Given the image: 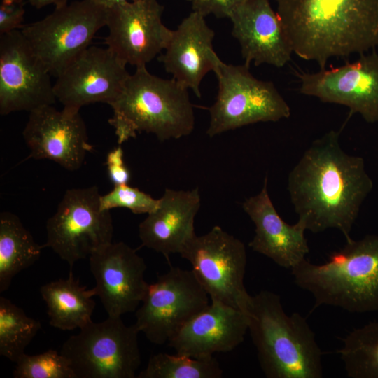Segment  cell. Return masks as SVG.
<instances>
[{
	"label": "cell",
	"instance_id": "cb8c5ba5",
	"mask_svg": "<svg viewBox=\"0 0 378 378\" xmlns=\"http://www.w3.org/2000/svg\"><path fill=\"white\" fill-rule=\"evenodd\" d=\"M43 246L37 244L15 214H0V293L6 291L13 279L36 262Z\"/></svg>",
	"mask_w": 378,
	"mask_h": 378
},
{
	"label": "cell",
	"instance_id": "9c48e42d",
	"mask_svg": "<svg viewBox=\"0 0 378 378\" xmlns=\"http://www.w3.org/2000/svg\"><path fill=\"white\" fill-rule=\"evenodd\" d=\"M100 197L96 186L69 189L47 220L43 246L50 248L71 268L112 243V217L110 211L102 209Z\"/></svg>",
	"mask_w": 378,
	"mask_h": 378
},
{
	"label": "cell",
	"instance_id": "277c9868",
	"mask_svg": "<svg viewBox=\"0 0 378 378\" xmlns=\"http://www.w3.org/2000/svg\"><path fill=\"white\" fill-rule=\"evenodd\" d=\"M188 90L174 78L150 74L146 66L136 67L110 105L108 123L118 145L143 132L162 141L191 134L195 119Z\"/></svg>",
	"mask_w": 378,
	"mask_h": 378
},
{
	"label": "cell",
	"instance_id": "3957f363",
	"mask_svg": "<svg viewBox=\"0 0 378 378\" xmlns=\"http://www.w3.org/2000/svg\"><path fill=\"white\" fill-rule=\"evenodd\" d=\"M248 331L267 378H321L322 351L307 320L288 315L281 298L270 290L251 296Z\"/></svg>",
	"mask_w": 378,
	"mask_h": 378
},
{
	"label": "cell",
	"instance_id": "8fae6325",
	"mask_svg": "<svg viewBox=\"0 0 378 378\" xmlns=\"http://www.w3.org/2000/svg\"><path fill=\"white\" fill-rule=\"evenodd\" d=\"M209 297L191 270L172 267L148 285L134 326L150 342L168 344L209 305Z\"/></svg>",
	"mask_w": 378,
	"mask_h": 378
},
{
	"label": "cell",
	"instance_id": "44dd1931",
	"mask_svg": "<svg viewBox=\"0 0 378 378\" xmlns=\"http://www.w3.org/2000/svg\"><path fill=\"white\" fill-rule=\"evenodd\" d=\"M248 318L246 313L218 301L189 321L169 342L176 354L208 358L232 351L244 340Z\"/></svg>",
	"mask_w": 378,
	"mask_h": 378
},
{
	"label": "cell",
	"instance_id": "d6986e66",
	"mask_svg": "<svg viewBox=\"0 0 378 378\" xmlns=\"http://www.w3.org/2000/svg\"><path fill=\"white\" fill-rule=\"evenodd\" d=\"M244 64L284 66L293 53L282 22L270 0H248L229 16Z\"/></svg>",
	"mask_w": 378,
	"mask_h": 378
},
{
	"label": "cell",
	"instance_id": "5b68a950",
	"mask_svg": "<svg viewBox=\"0 0 378 378\" xmlns=\"http://www.w3.org/2000/svg\"><path fill=\"white\" fill-rule=\"evenodd\" d=\"M291 274L295 284L314 297V309L329 305L350 313L377 311L378 234L347 239L323 264L305 258Z\"/></svg>",
	"mask_w": 378,
	"mask_h": 378
},
{
	"label": "cell",
	"instance_id": "e0dca14e",
	"mask_svg": "<svg viewBox=\"0 0 378 378\" xmlns=\"http://www.w3.org/2000/svg\"><path fill=\"white\" fill-rule=\"evenodd\" d=\"M23 138L29 158L53 161L69 171L80 168L92 146L80 113L47 105L29 112Z\"/></svg>",
	"mask_w": 378,
	"mask_h": 378
},
{
	"label": "cell",
	"instance_id": "7c38bea8",
	"mask_svg": "<svg viewBox=\"0 0 378 378\" xmlns=\"http://www.w3.org/2000/svg\"><path fill=\"white\" fill-rule=\"evenodd\" d=\"M50 76L20 29L0 36L1 115L54 104Z\"/></svg>",
	"mask_w": 378,
	"mask_h": 378
},
{
	"label": "cell",
	"instance_id": "6da1fadb",
	"mask_svg": "<svg viewBox=\"0 0 378 378\" xmlns=\"http://www.w3.org/2000/svg\"><path fill=\"white\" fill-rule=\"evenodd\" d=\"M339 138L331 130L313 141L290 172L288 190L306 230L335 228L347 240L373 182L364 159L346 153Z\"/></svg>",
	"mask_w": 378,
	"mask_h": 378
},
{
	"label": "cell",
	"instance_id": "7a4b0ae2",
	"mask_svg": "<svg viewBox=\"0 0 378 378\" xmlns=\"http://www.w3.org/2000/svg\"><path fill=\"white\" fill-rule=\"evenodd\" d=\"M275 1L293 53L320 69L378 47V0Z\"/></svg>",
	"mask_w": 378,
	"mask_h": 378
},
{
	"label": "cell",
	"instance_id": "4316f807",
	"mask_svg": "<svg viewBox=\"0 0 378 378\" xmlns=\"http://www.w3.org/2000/svg\"><path fill=\"white\" fill-rule=\"evenodd\" d=\"M223 370L214 357L193 358L158 353L151 356L138 378H220Z\"/></svg>",
	"mask_w": 378,
	"mask_h": 378
},
{
	"label": "cell",
	"instance_id": "484cf974",
	"mask_svg": "<svg viewBox=\"0 0 378 378\" xmlns=\"http://www.w3.org/2000/svg\"><path fill=\"white\" fill-rule=\"evenodd\" d=\"M41 328L9 299L0 297V355L16 363Z\"/></svg>",
	"mask_w": 378,
	"mask_h": 378
},
{
	"label": "cell",
	"instance_id": "4fadbf2b",
	"mask_svg": "<svg viewBox=\"0 0 378 378\" xmlns=\"http://www.w3.org/2000/svg\"><path fill=\"white\" fill-rule=\"evenodd\" d=\"M163 11L158 0H136L110 8L104 43L126 65L146 66L162 53L172 34L162 22Z\"/></svg>",
	"mask_w": 378,
	"mask_h": 378
},
{
	"label": "cell",
	"instance_id": "603a6c76",
	"mask_svg": "<svg viewBox=\"0 0 378 378\" xmlns=\"http://www.w3.org/2000/svg\"><path fill=\"white\" fill-rule=\"evenodd\" d=\"M40 293L47 306L51 326L62 330L81 328L90 321L95 307L94 288L88 290L80 284L72 272L43 285Z\"/></svg>",
	"mask_w": 378,
	"mask_h": 378
},
{
	"label": "cell",
	"instance_id": "ba28073f",
	"mask_svg": "<svg viewBox=\"0 0 378 378\" xmlns=\"http://www.w3.org/2000/svg\"><path fill=\"white\" fill-rule=\"evenodd\" d=\"M108 9L93 0H79L55 6L44 18L20 29L50 74L58 77L89 47L106 24Z\"/></svg>",
	"mask_w": 378,
	"mask_h": 378
},
{
	"label": "cell",
	"instance_id": "5bb4252c",
	"mask_svg": "<svg viewBox=\"0 0 378 378\" xmlns=\"http://www.w3.org/2000/svg\"><path fill=\"white\" fill-rule=\"evenodd\" d=\"M300 92L326 103L347 106L369 123L378 122V53L359 55L353 62L314 73H302Z\"/></svg>",
	"mask_w": 378,
	"mask_h": 378
},
{
	"label": "cell",
	"instance_id": "2e32d148",
	"mask_svg": "<svg viewBox=\"0 0 378 378\" xmlns=\"http://www.w3.org/2000/svg\"><path fill=\"white\" fill-rule=\"evenodd\" d=\"M94 288L108 316L136 311L145 298L146 265L136 250L124 242L111 243L89 257Z\"/></svg>",
	"mask_w": 378,
	"mask_h": 378
},
{
	"label": "cell",
	"instance_id": "4dcf8cb0",
	"mask_svg": "<svg viewBox=\"0 0 378 378\" xmlns=\"http://www.w3.org/2000/svg\"><path fill=\"white\" fill-rule=\"evenodd\" d=\"M248 0H196L192 3V10L204 16L229 18L233 10Z\"/></svg>",
	"mask_w": 378,
	"mask_h": 378
},
{
	"label": "cell",
	"instance_id": "e575fe53",
	"mask_svg": "<svg viewBox=\"0 0 378 378\" xmlns=\"http://www.w3.org/2000/svg\"><path fill=\"white\" fill-rule=\"evenodd\" d=\"M187 1H191L192 3L193 1H195L196 0H187Z\"/></svg>",
	"mask_w": 378,
	"mask_h": 378
},
{
	"label": "cell",
	"instance_id": "f1b7e54d",
	"mask_svg": "<svg viewBox=\"0 0 378 378\" xmlns=\"http://www.w3.org/2000/svg\"><path fill=\"white\" fill-rule=\"evenodd\" d=\"M159 199L130 186L128 184L114 186L108 193L100 197L102 209L110 211L114 208H126L136 214H150L158 206Z\"/></svg>",
	"mask_w": 378,
	"mask_h": 378
},
{
	"label": "cell",
	"instance_id": "ac0fdd59",
	"mask_svg": "<svg viewBox=\"0 0 378 378\" xmlns=\"http://www.w3.org/2000/svg\"><path fill=\"white\" fill-rule=\"evenodd\" d=\"M202 13L193 10L175 30L158 60L172 78L200 98V85L209 71L222 64L214 50L215 33Z\"/></svg>",
	"mask_w": 378,
	"mask_h": 378
},
{
	"label": "cell",
	"instance_id": "8992f818",
	"mask_svg": "<svg viewBox=\"0 0 378 378\" xmlns=\"http://www.w3.org/2000/svg\"><path fill=\"white\" fill-rule=\"evenodd\" d=\"M134 324L121 317L92 321L68 338L60 353L67 359L75 378H134L141 365Z\"/></svg>",
	"mask_w": 378,
	"mask_h": 378
},
{
	"label": "cell",
	"instance_id": "f546056e",
	"mask_svg": "<svg viewBox=\"0 0 378 378\" xmlns=\"http://www.w3.org/2000/svg\"><path fill=\"white\" fill-rule=\"evenodd\" d=\"M25 4L24 0H1L0 36L24 27Z\"/></svg>",
	"mask_w": 378,
	"mask_h": 378
},
{
	"label": "cell",
	"instance_id": "d6a6232c",
	"mask_svg": "<svg viewBox=\"0 0 378 378\" xmlns=\"http://www.w3.org/2000/svg\"><path fill=\"white\" fill-rule=\"evenodd\" d=\"M27 1L36 9L42 8L48 5L57 6L68 3V0H27Z\"/></svg>",
	"mask_w": 378,
	"mask_h": 378
},
{
	"label": "cell",
	"instance_id": "9a60e30c",
	"mask_svg": "<svg viewBox=\"0 0 378 378\" xmlns=\"http://www.w3.org/2000/svg\"><path fill=\"white\" fill-rule=\"evenodd\" d=\"M126 66L108 48L89 46L56 78V99L71 113L96 102L111 105L130 75Z\"/></svg>",
	"mask_w": 378,
	"mask_h": 378
},
{
	"label": "cell",
	"instance_id": "52a82bcc",
	"mask_svg": "<svg viewBox=\"0 0 378 378\" xmlns=\"http://www.w3.org/2000/svg\"><path fill=\"white\" fill-rule=\"evenodd\" d=\"M250 66L224 63L214 71L218 81L216 102L209 108V137L260 122H277L290 108L273 83L259 80Z\"/></svg>",
	"mask_w": 378,
	"mask_h": 378
},
{
	"label": "cell",
	"instance_id": "ffe728a7",
	"mask_svg": "<svg viewBox=\"0 0 378 378\" xmlns=\"http://www.w3.org/2000/svg\"><path fill=\"white\" fill-rule=\"evenodd\" d=\"M267 176L259 193L246 199L241 206L255 225V234L248 246L286 269H293L309 252L304 223L284 221L276 210L267 190Z\"/></svg>",
	"mask_w": 378,
	"mask_h": 378
},
{
	"label": "cell",
	"instance_id": "1f68e13d",
	"mask_svg": "<svg viewBox=\"0 0 378 378\" xmlns=\"http://www.w3.org/2000/svg\"><path fill=\"white\" fill-rule=\"evenodd\" d=\"M121 145L111 150L106 156V164L111 181L114 186L128 184L131 175L124 162Z\"/></svg>",
	"mask_w": 378,
	"mask_h": 378
},
{
	"label": "cell",
	"instance_id": "30bf717a",
	"mask_svg": "<svg viewBox=\"0 0 378 378\" xmlns=\"http://www.w3.org/2000/svg\"><path fill=\"white\" fill-rule=\"evenodd\" d=\"M180 255L190 263L211 300L247 314L251 295L244 286L247 255L241 240L215 225L207 233L193 237Z\"/></svg>",
	"mask_w": 378,
	"mask_h": 378
},
{
	"label": "cell",
	"instance_id": "836d02e7",
	"mask_svg": "<svg viewBox=\"0 0 378 378\" xmlns=\"http://www.w3.org/2000/svg\"><path fill=\"white\" fill-rule=\"evenodd\" d=\"M95 3L105 7L107 9L125 2L134 1L136 0H93Z\"/></svg>",
	"mask_w": 378,
	"mask_h": 378
},
{
	"label": "cell",
	"instance_id": "83f0119b",
	"mask_svg": "<svg viewBox=\"0 0 378 378\" xmlns=\"http://www.w3.org/2000/svg\"><path fill=\"white\" fill-rule=\"evenodd\" d=\"M15 364V378H75L67 359L52 349L36 355L24 354Z\"/></svg>",
	"mask_w": 378,
	"mask_h": 378
},
{
	"label": "cell",
	"instance_id": "d4e9b609",
	"mask_svg": "<svg viewBox=\"0 0 378 378\" xmlns=\"http://www.w3.org/2000/svg\"><path fill=\"white\" fill-rule=\"evenodd\" d=\"M351 378H378V321L354 329L337 351Z\"/></svg>",
	"mask_w": 378,
	"mask_h": 378
},
{
	"label": "cell",
	"instance_id": "7402d4cb",
	"mask_svg": "<svg viewBox=\"0 0 378 378\" xmlns=\"http://www.w3.org/2000/svg\"><path fill=\"white\" fill-rule=\"evenodd\" d=\"M158 208L139 224L141 245L162 253L169 261L197 234L195 218L201 206L197 188L190 190L166 188Z\"/></svg>",
	"mask_w": 378,
	"mask_h": 378
}]
</instances>
